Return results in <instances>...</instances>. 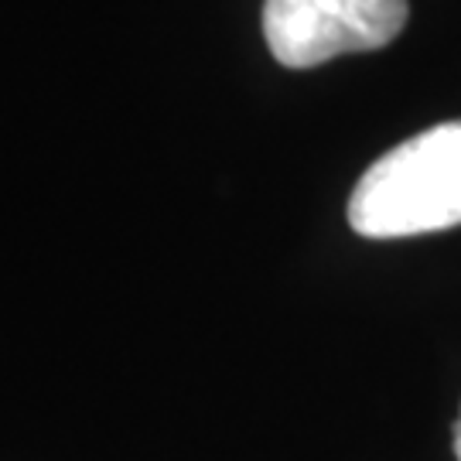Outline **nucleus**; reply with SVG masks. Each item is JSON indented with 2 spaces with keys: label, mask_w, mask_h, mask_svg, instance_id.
Listing matches in <instances>:
<instances>
[{
  "label": "nucleus",
  "mask_w": 461,
  "mask_h": 461,
  "mask_svg": "<svg viewBox=\"0 0 461 461\" xmlns=\"http://www.w3.org/2000/svg\"><path fill=\"white\" fill-rule=\"evenodd\" d=\"M348 226L366 240H400L461 226V120L386 150L348 198Z\"/></svg>",
  "instance_id": "f257e3e1"
},
{
  "label": "nucleus",
  "mask_w": 461,
  "mask_h": 461,
  "mask_svg": "<svg viewBox=\"0 0 461 461\" xmlns=\"http://www.w3.org/2000/svg\"><path fill=\"white\" fill-rule=\"evenodd\" d=\"M407 0H267V49L287 68H314L335 55L376 51L403 32Z\"/></svg>",
  "instance_id": "f03ea898"
},
{
  "label": "nucleus",
  "mask_w": 461,
  "mask_h": 461,
  "mask_svg": "<svg viewBox=\"0 0 461 461\" xmlns=\"http://www.w3.org/2000/svg\"><path fill=\"white\" fill-rule=\"evenodd\" d=\"M455 451H458V461H461V417L458 424H455Z\"/></svg>",
  "instance_id": "7ed1b4c3"
}]
</instances>
